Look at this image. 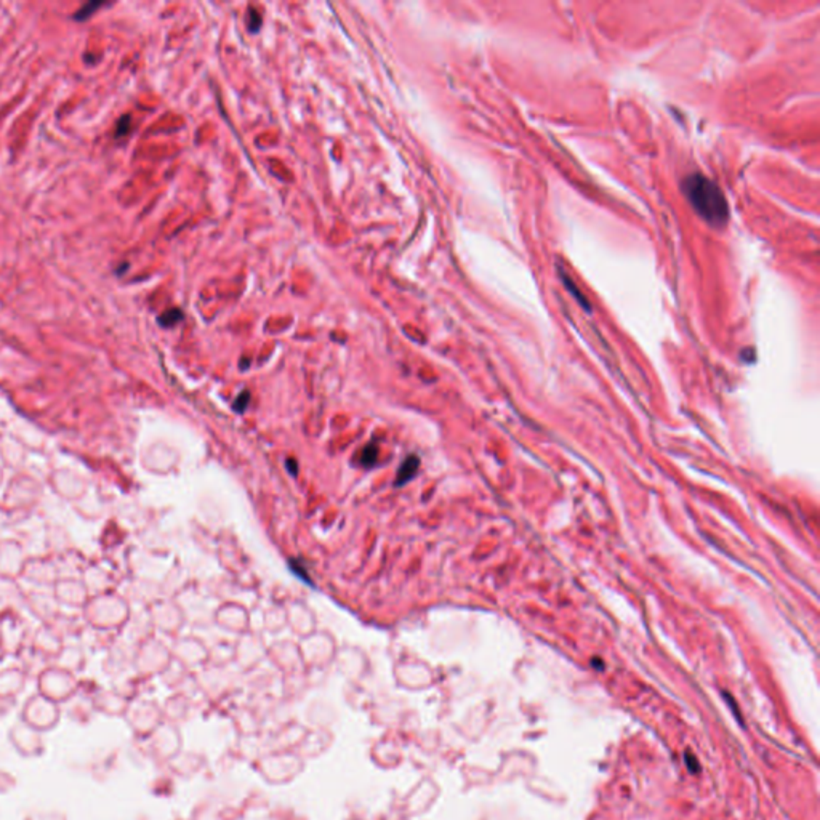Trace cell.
<instances>
[{
	"label": "cell",
	"instance_id": "6da1fadb",
	"mask_svg": "<svg viewBox=\"0 0 820 820\" xmlns=\"http://www.w3.org/2000/svg\"><path fill=\"white\" fill-rule=\"evenodd\" d=\"M681 190L697 215L720 228L729 219L727 201L720 186L702 173H690L683 180Z\"/></svg>",
	"mask_w": 820,
	"mask_h": 820
},
{
	"label": "cell",
	"instance_id": "7a4b0ae2",
	"mask_svg": "<svg viewBox=\"0 0 820 820\" xmlns=\"http://www.w3.org/2000/svg\"><path fill=\"white\" fill-rule=\"evenodd\" d=\"M420 467V460L418 457L415 455H410L404 460V463L401 465V468L398 471V476H396V486H404V484H408L409 481H412L413 477H415L417 471Z\"/></svg>",
	"mask_w": 820,
	"mask_h": 820
},
{
	"label": "cell",
	"instance_id": "3957f363",
	"mask_svg": "<svg viewBox=\"0 0 820 820\" xmlns=\"http://www.w3.org/2000/svg\"><path fill=\"white\" fill-rule=\"evenodd\" d=\"M182 319H183L182 311H180V309L173 308V309H169V311H165L162 316H160V318H159V324L164 326V327H172V326H175L177 322H180Z\"/></svg>",
	"mask_w": 820,
	"mask_h": 820
},
{
	"label": "cell",
	"instance_id": "277c9868",
	"mask_svg": "<svg viewBox=\"0 0 820 820\" xmlns=\"http://www.w3.org/2000/svg\"><path fill=\"white\" fill-rule=\"evenodd\" d=\"M377 458H378V447L375 444H369L363 452V465L367 468H370L377 463Z\"/></svg>",
	"mask_w": 820,
	"mask_h": 820
},
{
	"label": "cell",
	"instance_id": "5b68a950",
	"mask_svg": "<svg viewBox=\"0 0 820 820\" xmlns=\"http://www.w3.org/2000/svg\"><path fill=\"white\" fill-rule=\"evenodd\" d=\"M100 6H103L101 2H88V4L83 5L79 11H76L74 18H76V19H85V18H88L90 15H92L95 9H100Z\"/></svg>",
	"mask_w": 820,
	"mask_h": 820
},
{
	"label": "cell",
	"instance_id": "8992f818",
	"mask_svg": "<svg viewBox=\"0 0 820 820\" xmlns=\"http://www.w3.org/2000/svg\"><path fill=\"white\" fill-rule=\"evenodd\" d=\"M684 759H686L687 769H689L690 772L697 774V772L700 771V764H699V761H697V758L694 757L692 753H690V752H686V758H684Z\"/></svg>",
	"mask_w": 820,
	"mask_h": 820
},
{
	"label": "cell",
	"instance_id": "52a82bcc",
	"mask_svg": "<svg viewBox=\"0 0 820 820\" xmlns=\"http://www.w3.org/2000/svg\"><path fill=\"white\" fill-rule=\"evenodd\" d=\"M249 401H250V395H249L247 391H244L242 395L236 399V405H234V409H236V410H239V412H244V410H245V408H247Z\"/></svg>",
	"mask_w": 820,
	"mask_h": 820
},
{
	"label": "cell",
	"instance_id": "ba28073f",
	"mask_svg": "<svg viewBox=\"0 0 820 820\" xmlns=\"http://www.w3.org/2000/svg\"><path fill=\"white\" fill-rule=\"evenodd\" d=\"M249 16H251V21L249 23V29L256 32L258 28H260V24H261V18L256 15V11L254 9H249Z\"/></svg>",
	"mask_w": 820,
	"mask_h": 820
},
{
	"label": "cell",
	"instance_id": "9c48e42d",
	"mask_svg": "<svg viewBox=\"0 0 820 820\" xmlns=\"http://www.w3.org/2000/svg\"><path fill=\"white\" fill-rule=\"evenodd\" d=\"M128 127H130V118H128V115H125V118H122V119L118 122V130H115V135H118V137H122V135H125V133L128 132Z\"/></svg>",
	"mask_w": 820,
	"mask_h": 820
},
{
	"label": "cell",
	"instance_id": "30bf717a",
	"mask_svg": "<svg viewBox=\"0 0 820 820\" xmlns=\"http://www.w3.org/2000/svg\"><path fill=\"white\" fill-rule=\"evenodd\" d=\"M725 697H726V700H727V703H729V707L732 708V712H734V715H735V720H737V721L740 722V725H744V722H742V720H740V713H739L737 707H735V702H734L732 697H729L727 694H725Z\"/></svg>",
	"mask_w": 820,
	"mask_h": 820
},
{
	"label": "cell",
	"instance_id": "8fae6325",
	"mask_svg": "<svg viewBox=\"0 0 820 820\" xmlns=\"http://www.w3.org/2000/svg\"><path fill=\"white\" fill-rule=\"evenodd\" d=\"M289 465H290V468H287V469H290V473H292V474H296V469H295V468H296V463H295V460H292V458H289V460H287V467H289Z\"/></svg>",
	"mask_w": 820,
	"mask_h": 820
}]
</instances>
